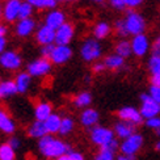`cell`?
Returning a JSON list of instances; mask_svg holds the SVG:
<instances>
[{
    "label": "cell",
    "instance_id": "cell-14",
    "mask_svg": "<svg viewBox=\"0 0 160 160\" xmlns=\"http://www.w3.org/2000/svg\"><path fill=\"white\" fill-rule=\"evenodd\" d=\"M37 22L34 18H26V20H18L15 26V33L20 38H26L32 36L37 29Z\"/></svg>",
    "mask_w": 160,
    "mask_h": 160
},
{
    "label": "cell",
    "instance_id": "cell-15",
    "mask_svg": "<svg viewBox=\"0 0 160 160\" xmlns=\"http://www.w3.org/2000/svg\"><path fill=\"white\" fill-rule=\"evenodd\" d=\"M80 125L83 126L85 129H93L95 126L98 125L100 121V113L93 109V108H87L83 109V112L80 113Z\"/></svg>",
    "mask_w": 160,
    "mask_h": 160
},
{
    "label": "cell",
    "instance_id": "cell-35",
    "mask_svg": "<svg viewBox=\"0 0 160 160\" xmlns=\"http://www.w3.org/2000/svg\"><path fill=\"white\" fill-rule=\"evenodd\" d=\"M119 146H121V143H119V142L117 141V138H116V139H113L112 142H109L108 144L102 146V147L100 148V150L109 151V152H112V154H114V155H116V152H118V151H119Z\"/></svg>",
    "mask_w": 160,
    "mask_h": 160
},
{
    "label": "cell",
    "instance_id": "cell-47",
    "mask_svg": "<svg viewBox=\"0 0 160 160\" xmlns=\"http://www.w3.org/2000/svg\"><path fill=\"white\" fill-rule=\"evenodd\" d=\"M7 50V38H0V55Z\"/></svg>",
    "mask_w": 160,
    "mask_h": 160
},
{
    "label": "cell",
    "instance_id": "cell-46",
    "mask_svg": "<svg viewBox=\"0 0 160 160\" xmlns=\"http://www.w3.org/2000/svg\"><path fill=\"white\" fill-rule=\"evenodd\" d=\"M150 82H151V85H155V87H159L160 88V74L151 75Z\"/></svg>",
    "mask_w": 160,
    "mask_h": 160
},
{
    "label": "cell",
    "instance_id": "cell-17",
    "mask_svg": "<svg viewBox=\"0 0 160 160\" xmlns=\"http://www.w3.org/2000/svg\"><path fill=\"white\" fill-rule=\"evenodd\" d=\"M45 25H48L49 28L57 30L58 28H61L63 24H66V15L64 12L61 11V9H52V11H49L46 13L45 16Z\"/></svg>",
    "mask_w": 160,
    "mask_h": 160
},
{
    "label": "cell",
    "instance_id": "cell-45",
    "mask_svg": "<svg viewBox=\"0 0 160 160\" xmlns=\"http://www.w3.org/2000/svg\"><path fill=\"white\" fill-rule=\"evenodd\" d=\"M67 155H68V159H70V160H85L84 155L82 154V152H79V151L71 150Z\"/></svg>",
    "mask_w": 160,
    "mask_h": 160
},
{
    "label": "cell",
    "instance_id": "cell-44",
    "mask_svg": "<svg viewBox=\"0 0 160 160\" xmlns=\"http://www.w3.org/2000/svg\"><path fill=\"white\" fill-rule=\"evenodd\" d=\"M7 143H8L13 150H18V148H20V146H21V141H20L17 137H13V135L8 139V142H7Z\"/></svg>",
    "mask_w": 160,
    "mask_h": 160
},
{
    "label": "cell",
    "instance_id": "cell-33",
    "mask_svg": "<svg viewBox=\"0 0 160 160\" xmlns=\"http://www.w3.org/2000/svg\"><path fill=\"white\" fill-rule=\"evenodd\" d=\"M33 12H34V7L30 5L29 3H26V2H22V4H21V9H20V16H18V20L32 18Z\"/></svg>",
    "mask_w": 160,
    "mask_h": 160
},
{
    "label": "cell",
    "instance_id": "cell-2",
    "mask_svg": "<svg viewBox=\"0 0 160 160\" xmlns=\"http://www.w3.org/2000/svg\"><path fill=\"white\" fill-rule=\"evenodd\" d=\"M80 57L83 61L92 63L98 62V59L102 57V46L96 38H87L82 43L80 48Z\"/></svg>",
    "mask_w": 160,
    "mask_h": 160
},
{
    "label": "cell",
    "instance_id": "cell-41",
    "mask_svg": "<svg viewBox=\"0 0 160 160\" xmlns=\"http://www.w3.org/2000/svg\"><path fill=\"white\" fill-rule=\"evenodd\" d=\"M144 0H125V4H126V8L128 9H135L138 7H141L143 4Z\"/></svg>",
    "mask_w": 160,
    "mask_h": 160
},
{
    "label": "cell",
    "instance_id": "cell-50",
    "mask_svg": "<svg viewBox=\"0 0 160 160\" xmlns=\"http://www.w3.org/2000/svg\"><path fill=\"white\" fill-rule=\"evenodd\" d=\"M154 148H155V151L160 152V138H159V139H158V141L155 142V146H154Z\"/></svg>",
    "mask_w": 160,
    "mask_h": 160
},
{
    "label": "cell",
    "instance_id": "cell-9",
    "mask_svg": "<svg viewBox=\"0 0 160 160\" xmlns=\"http://www.w3.org/2000/svg\"><path fill=\"white\" fill-rule=\"evenodd\" d=\"M75 36V28L71 22L63 24L61 28L55 30V45L68 46Z\"/></svg>",
    "mask_w": 160,
    "mask_h": 160
},
{
    "label": "cell",
    "instance_id": "cell-29",
    "mask_svg": "<svg viewBox=\"0 0 160 160\" xmlns=\"http://www.w3.org/2000/svg\"><path fill=\"white\" fill-rule=\"evenodd\" d=\"M75 129V121L74 118L70 116H64L62 117V125H61V130H59V134L62 137L70 135Z\"/></svg>",
    "mask_w": 160,
    "mask_h": 160
},
{
    "label": "cell",
    "instance_id": "cell-36",
    "mask_svg": "<svg viewBox=\"0 0 160 160\" xmlns=\"http://www.w3.org/2000/svg\"><path fill=\"white\" fill-rule=\"evenodd\" d=\"M93 160H116V155L112 154V152H109V151L100 150L97 154L93 156Z\"/></svg>",
    "mask_w": 160,
    "mask_h": 160
},
{
    "label": "cell",
    "instance_id": "cell-11",
    "mask_svg": "<svg viewBox=\"0 0 160 160\" xmlns=\"http://www.w3.org/2000/svg\"><path fill=\"white\" fill-rule=\"evenodd\" d=\"M21 0H8L3 5V18L7 22H15L18 20L20 9H21Z\"/></svg>",
    "mask_w": 160,
    "mask_h": 160
},
{
    "label": "cell",
    "instance_id": "cell-38",
    "mask_svg": "<svg viewBox=\"0 0 160 160\" xmlns=\"http://www.w3.org/2000/svg\"><path fill=\"white\" fill-rule=\"evenodd\" d=\"M148 95L150 97L154 100V101H156L158 104H160V88L159 87H155V85H150L148 88Z\"/></svg>",
    "mask_w": 160,
    "mask_h": 160
},
{
    "label": "cell",
    "instance_id": "cell-7",
    "mask_svg": "<svg viewBox=\"0 0 160 160\" xmlns=\"http://www.w3.org/2000/svg\"><path fill=\"white\" fill-rule=\"evenodd\" d=\"M52 67V63L49 61V59H45V58H38L32 61L28 67H26V72L32 76V78H43L46 75L50 74Z\"/></svg>",
    "mask_w": 160,
    "mask_h": 160
},
{
    "label": "cell",
    "instance_id": "cell-24",
    "mask_svg": "<svg viewBox=\"0 0 160 160\" xmlns=\"http://www.w3.org/2000/svg\"><path fill=\"white\" fill-rule=\"evenodd\" d=\"M61 125H62V117L59 116L58 113H52V114L45 121L46 130H48V134H50V135L59 134Z\"/></svg>",
    "mask_w": 160,
    "mask_h": 160
},
{
    "label": "cell",
    "instance_id": "cell-30",
    "mask_svg": "<svg viewBox=\"0 0 160 160\" xmlns=\"http://www.w3.org/2000/svg\"><path fill=\"white\" fill-rule=\"evenodd\" d=\"M26 3H29L37 9H55V7L58 4L57 0H25Z\"/></svg>",
    "mask_w": 160,
    "mask_h": 160
},
{
    "label": "cell",
    "instance_id": "cell-39",
    "mask_svg": "<svg viewBox=\"0 0 160 160\" xmlns=\"http://www.w3.org/2000/svg\"><path fill=\"white\" fill-rule=\"evenodd\" d=\"M54 46H55V45H46V46H42V48H41V55H42V58L49 59V61H50V57H51V54H52V50H54Z\"/></svg>",
    "mask_w": 160,
    "mask_h": 160
},
{
    "label": "cell",
    "instance_id": "cell-40",
    "mask_svg": "<svg viewBox=\"0 0 160 160\" xmlns=\"http://www.w3.org/2000/svg\"><path fill=\"white\" fill-rule=\"evenodd\" d=\"M109 4L113 7L114 9L117 11H123L126 8V4H125V0H108Z\"/></svg>",
    "mask_w": 160,
    "mask_h": 160
},
{
    "label": "cell",
    "instance_id": "cell-16",
    "mask_svg": "<svg viewBox=\"0 0 160 160\" xmlns=\"http://www.w3.org/2000/svg\"><path fill=\"white\" fill-rule=\"evenodd\" d=\"M36 41L41 45H55V30L49 28L48 25H41L36 30Z\"/></svg>",
    "mask_w": 160,
    "mask_h": 160
},
{
    "label": "cell",
    "instance_id": "cell-10",
    "mask_svg": "<svg viewBox=\"0 0 160 160\" xmlns=\"http://www.w3.org/2000/svg\"><path fill=\"white\" fill-rule=\"evenodd\" d=\"M131 50L132 55L135 57H144L150 50V39L146 34H138L131 38Z\"/></svg>",
    "mask_w": 160,
    "mask_h": 160
},
{
    "label": "cell",
    "instance_id": "cell-12",
    "mask_svg": "<svg viewBox=\"0 0 160 160\" xmlns=\"http://www.w3.org/2000/svg\"><path fill=\"white\" fill-rule=\"evenodd\" d=\"M117 116L121 121H128L132 125H141L143 122V117L141 114L139 109L134 108V106H123L117 112Z\"/></svg>",
    "mask_w": 160,
    "mask_h": 160
},
{
    "label": "cell",
    "instance_id": "cell-49",
    "mask_svg": "<svg viewBox=\"0 0 160 160\" xmlns=\"http://www.w3.org/2000/svg\"><path fill=\"white\" fill-rule=\"evenodd\" d=\"M116 160H137V159H135V156H126V155L121 154L116 158Z\"/></svg>",
    "mask_w": 160,
    "mask_h": 160
},
{
    "label": "cell",
    "instance_id": "cell-55",
    "mask_svg": "<svg viewBox=\"0 0 160 160\" xmlns=\"http://www.w3.org/2000/svg\"><path fill=\"white\" fill-rule=\"evenodd\" d=\"M155 134H156V135H158V137H160V129H159V130H156V131H155Z\"/></svg>",
    "mask_w": 160,
    "mask_h": 160
},
{
    "label": "cell",
    "instance_id": "cell-5",
    "mask_svg": "<svg viewBox=\"0 0 160 160\" xmlns=\"http://www.w3.org/2000/svg\"><path fill=\"white\" fill-rule=\"evenodd\" d=\"M144 144V138L142 134L139 132H135L131 137L123 139L121 142V146H119V151H121L122 155L126 156H135L139 151L142 150Z\"/></svg>",
    "mask_w": 160,
    "mask_h": 160
},
{
    "label": "cell",
    "instance_id": "cell-26",
    "mask_svg": "<svg viewBox=\"0 0 160 160\" xmlns=\"http://www.w3.org/2000/svg\"><path fill=\"white\" fill-rule=\"evenodd\" d=\"M17 93L16 84L13 80H3L0 82V100L9 98Z\"/></svg>",
    "mask_w": 160,
    "mask_h": 160
},
{
    "label": "cell",
    "instance_id": "cell-25",
    "mask_svg": "<svg viewBox=\"0 0 160 160\" xmlns=\"http://www.w3.org/2000/svg\"><path fill=\"white\" fill-rule=\"evenodd\" d=\"M104 63H105V67L110 71H119L121 68L125 67V59L122 57L117 55L116 52L106 57L104 59Z\"/></svg>",
    "mask_w": 160,
    "mask_h": 160
},
{
    "label": "cell",
    "instance_id": "cell-18",
    "mask_svg": "<svg viewBox=\"0 0 160 160\" xmlns=\"http://www.w3.org/2000/svg\"><path fill=\"white\" fill-rule=\"evenodd\" d=\"M137 130V126L135 125H132V123H130V122H128V121H117L116 123H114V128H113V131H114V134H116V137L117 138H119V139H126V138H129V137H131L132 134H135V131Z\"/></svg>",
    "mask_w": 160,
    "mask_h": 160
},
{
    "label": "cell",
    "instance_id": "cell-1",
    "mask_svg": "<svg viewBox=\"0 0 160 160\" xmlns=\"http://www.w3.org/2000/svg\"><path fill=\"white\" fill-rule=\"evenodd\" d=\"M38 151L43 158L55 160L63 155H67L71 151V146L63 142L62 139L55 138L54 135H45L38 141Z\"/></svg>",
    "mask_w": 160,
    "mask_h": 160
},
{
    "label": "cell",
    "instance_id": "cell-27",
    "mask_svg": "<svg viewBox=\"0 0 160 160\" xmlns=\"http://www.w3.org/2000/svg\"><path fill=\"white\" fill-rule=\"evenodd\" d=\"M72 102H74V105L76 106V108H80V109L89 108V105L92 104V95H91V92L83 91V92L78 93V95L74 97V100H72Z\"/></svg>",
    "mask_w": 160,
    "mask_h": 160
},
{
    "label": "cell",
    "instance_id": "cell-13",
    "mask_svg": "<svg viewBox=\"0 0 160 160\" xmlns=\"http://www.w3.org/2000/svg\"><path fill=\"white\" fill-rule=\"evenodd\" d=\"M71 58H72V49L70 46L55 45L54 50H52V54L50 57V62L57 66H62L64 63H67Z\"/></svg>",
    "mask_w": 160,
    "mask_h": 160
},
{
    "label": "cell",
    "instance_id": "cell-31",
    "mask_svg": "<svg viewBox=\"0 0 160 160\" xmlns=\"http://www.w3.org/2000/svg\"><path fill=\"white\" fill-rule=\"evenodd\" d=\"M16 158V150H13L8 143L0 144V160H15Z\"/></svg>",
    "mask_w": 160,
    "mask_h": 160
},
{
    "label": "cell",
    "instance_id": "cell-6",
    "mask_svg": "<svg viewBox=\"0 0 160 160\" xmlns=\"http://www.w3.org/2000/svg\"><path fill=\"white\" fill-rule=\"evenodd\" d=\"M141 108L139 112L143 117V119H150L160 116V104H158L156 101H154L148 93H142L141 95Z\"/></svg>",
    "mask_w": 160,
    "mask_h": 160
},
{
    "label": "cell",
    "instance_id": "cell-19",
    "mask_svg": "<svg viewBox=\"0 0 160 160\" xmlns=\"http://www.w3.org/2000/svg\"><path fill=\"white\" fill-rule=\"evenodd\" d=\"M0 131L8 135H12L16 131V123L13 118L3 108H0Z\"/></svg>",
    "mask_w": 160,
    "mask_h": 160
},
{
    "label": "cell",
    "instance_id": "cell-22",
    "mask_svg": "<svg viewBox=\"0 0 160 160\" xmlns=\"http://www.w3.org/2000/svg\"><path fill=\"white\" fill-rule=\"evenodd\" d=\"M112 32H113L112 25L106 21H98L92 28L93 38H96V39H104L106 37H109Z\"/></svg>",
    "mask_w": 160,
    "mask_h": 160
},
{
    "label": "cell",
    "instance_id": "cell-54",
    "mask_svg": "<svg viewBox=\"0 0 160 160\" xmlns=\"http://www.w3.org/2000/svg\"><path fill=\"white\" fill-rule=\"evenodd\" d=\"M91 2H93V3H101V2H104V0H91Z\"/></svg>",
    "mask_w": 160,
    "mask_h": 160
},
{
    "label": "cell",
    "instance_id": "cell-43",
    "mask_svg": "<svg viewBox=\"0 0 160 160\" xmlns=\"http://www.w3.org/2000/svg\"><path fill=\"white\" fill-rule=\"evenodd\" d=\"M106 70V67H105V63H104V61L102 62H95L93 63V66H92V71L95 72V74H101V72H104Z\"/></svg>",
    "mask_w": 160,
    "mask_h": 160
},
{
    "label": "cell",
    "instance_id": "cell-3",
    "mask_svg": "<svg viewBox=\"0 0 160 160\" xmlns=\"http://www.w3.org/2000/svg\"><path fill=\"white\" fill-rule=\"evenodd\" d=\"M123 20H125L129 34H132V37L138 34H144L147 24H146L144 17L139 12H137L135 9H128Z\"/></svg>",
    "mask_w": 160,
    "mask_h": 160
},
{
    "label": "cell",
    "instance_id": "cell-32",
    "mask_svg": "<svg viewBox=\"0 0 160 160\" xmlns=\"http://www.w3.org/2000/svg\"><path fill=\"white\" fill-rule=\"evenodd\" d=\"M113 30L117 33V36L119 37H128L129 36V32L128 28H126V24H125V20L123 18H119L117 21H114V25H113Z\"/></svg>",
    "mask_w": 160,
    "mask_h": 160
},
{
    "label": "cell",
    "instance_id": "cell-20",
    "mask_svg": "<svg viewBox=\"0 0 160 160\" xmlns=\"http://www.w3.org/2000/svg\"><path fill=\"white\" fill-rule=\"evenodd\" d=\"M52 114V106L48 101H39L34 106V117L36 121L45 122Z\"/></svg>",
    "mask_w": 160,
    "mask_h": 160
},
{
    "label": "cell",
    "instance_id": "cell-53",
    "mask_svg": "<svg viewBox=\"0 0 160 160\" xmlns=\"http://www.w3.org/2000/svg\"><path fill=\"white\" fill-rule=\"evenodd\" d=\"M57 2H66V3H70V2H75V0H57Z\"/></svg>",
    "mask_w": 160,
    "mask_h": 160
},
{
    "label": "cell",
    "instance_id": "cell-4",
    "mask_svg": "<svg viewBox=\"0 0 160 160\" xmlns=\"http://www.w3.org/2000/svg\"><path fill=\"white\" fill-rule=\"evenodd\" d=\"M89 139L95 146L101 148L102 146L108 144L113 139H116V134H114V131H113V129L97 125L89 130Z\"/></svg>",
    "mask_w": 160,
    "mask_h": 160
},
{
    "label": "cell",
    "instance_id": "cell-23",
    "mask_svg": "<svg viewBox=\"0 0 160 160\" xmlns=\"http://www.w3.org/2000/svg\"><path fill=\"white\" fill-rule=\"evenodd\" d=\"M26 134H28L29 138H34V139H41L45 135H48V130H46L45 122L41 121H34L29 125L28 130H26Z\"/></svg>",
    "mask_w": 160,
    "mask_h": 160
},
{
    "label": "cell",
    "instance_id": "cell-42",
    "mask_svg": "<svg viewBox=\"0 0 160 160\" xmlns=\"http://www.w3.org/2000/svg\"><path fill=\"white\" fill-rule=\"evenodd\" d=\"M151 50H152V55L160 57V34L155 38L154 43H152V46H151Z\"/></svg>",
    "mask_w": 160,
    "mask_h": 160
},
{
    "label": "cell",
    "instance_id": "cell-8",
    "mask_svg": "<svg viewBox=\"0 0 160 160\" xmlns=\"http://www.w3.org/2000/svg\"><path fill=\"white\" fill-rule=\"evenodd\" d=\"M22 66V58L16 50H5L0 55V67L7 71H17Z\"/></svg>",
    "mask_w": 160,
    "mask_h": 160
},
{
    "label": "cell",
    "instance_id": "cell-34",
    "mask_svg": "<svg viewBox=\"0 0 160 160\" xmlns=\"http://www.w3.org/2000/svg\"><path fill=\"white\" fill-rule=\"evenodd\" d=\"M147 68L151 72V75L160 74V57L151 55V58L148 59V63H147Z\"/></svg>",
    "mask_w": 160,
    "mask_h": 160
},
{
    "label": "cell",
    "instance_id": "cell-37",
    "mask_svg": "<svg viewBox=\"0 0 160 160\" xmlns=\"http://www.w3.org/2000/svg\"><path fill=\"white\" fill-rule=\"evenodd\" d=\"M146 126L151 130H159L160 129V116L154 117V118H150V119H146Z\"/></svg>",
    "mask_w": 160,
    "mask_h": 160
},
{
    "label": "cell",
    "instance_id": "cell-28",
    "mask_svg": "<svg viewBox=\"0 0 160 160\" xmlns=\"http://www.w3.org/2000/svg\"><path fill=\"white\" fill-rule=\"evenodd\" d=\"M114 52L117 55L122 57L123 59L129 58L132 55V50H131V43L130 41H126V39H121L116 43V48H114Z\"/></svg>",
    "mask_w": 160,
    "mask_h": 160
},
{
    "label": "cell",
    "instance_id": "cell-21",
    "mask_svg": "<svg viewBox=\"0 0 160 160\" xmlns=\"http://www.w3.org/2000/svg\"><path fill=\"white\" fill-rule=\"evenodd\" d=\"M13 82H15V84H16L17 93H26L30 88L32 76L26 71H22V72H18V74L16 75Z\"/></svg>",
    "mask_w": 160,
    "mask_h": 160
},
{
    "label": "cell",
    "instance_id": "cell-52",
    "mask_svg": "<svg viewBox=\"0 0 160 160\" xmlns=\"http://www.w3.org/2000/svg\"><path fill=\"white\" fill-rule=\"evenodd\" d=\"M2 17H3V5L0 4V20H2Z\"/></svg>",
    "mask_w": 160,
    "mask_h": 160
},
{
    "label": "cell",
    "instance_id": "cell-51",
    "mask_svg": "<svg viewBox=\"0 0 160 160\" xmlns=\"http://www.w3.org/2000/svg\"><path fill=\"white\" fill-rule=\"evenodd\" d=\"M55 160H70V159H68V155H63V156H61V158L55 159Z\"/></svg>",
    "mask_w": 160,
    "mask_h": 160
},
{
    "label": "cell",
    "instance_id": "cell-56",
    "mask_svg": "<svg viewBox=\"0 0 160 160\" xmlns=\"http://www.w3.org/2000/svg\"><path fill=\"white\" fill-rule=\"evenodd\" d=\"M7 2H8V0H7Z\"/></svg>",
    "mask_w": 160,
    "mask_h": 160
},
{
    "label": "cell",
    "instance_id": "cell-48",
    "mask_svg": "<svg viewBox=\"0 0 160 160\" xmlns=\"http://www.w3.org/2000/svg\"><path fill=\"white\" fill-rule=\"evenodd\" d=\"M7 33H8V29H7V26L0 24V38H5Z\"/></svg>",
    "mask_w": 160,
    "mask_h": 160
}]
</instances>
